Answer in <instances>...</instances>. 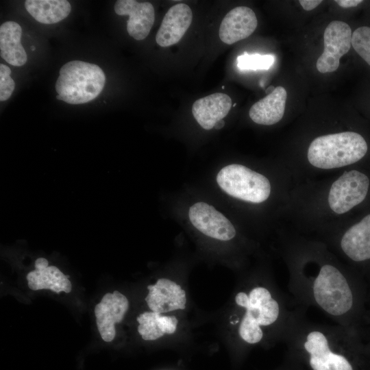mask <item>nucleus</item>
<instances>
[{
	"label": "nucleus",
	"mask_w": 370,
	"mask_h": 370,
	"mask_svg": "<svg viewBox=\"0 0 370 370\" xmlns=\"http://www.w3.org/2000/svg\"><path fill=\"white\" fill-rule=\"evenodd\" d=\"M367 149V142L360 134L343 132L314 138L308 149L307 158L316 168L332 169L359 161Z\"/></svg>",
	"instance_id": "f257e3e1"
},
{
	"label": "nucleus",
	"mask_w": 370,
	"mask_h": 370,
	"mask_svg": "<svg viewBox=\"0 0 370 370\" xmlns=\"http://www.w3.org/2000/svg\"><path fill=\"white\" fill-rule=\"evenodd\" d=\"M56 83V99L69 104L95 99L102 91L106 75L97 64L73 60L64 64Z\"/></svg>",
	"instance_id": "f03ea898"
},
{
	"label": "nucleus",
	"mask_w": 370,
	"mask_h": 370,
	"mask_svg": "<svg viewBox=\"0 0 370 370\" xmlns=\"http://www.w3.org/2000/svg\"><path fill=\"white\" fill-rule=\"evenodd\" d=\"M237 305L246 309L239 327V334L247 343H257L263 333L260 326L275 323L280 314V306L269 291L264 287L253 288L249 295L238 293L235 297Z\"/></svg>",
	"instance_id": "7ed1b4c3"
},
{
	"label": "nucleus",
	"mask_w": 370,
	"mask_h": 370,
	"mask_svg": "<svg viewBox=\"0 0 370 370\" xmlns=\"http://www.w3.org/2000/svg\"><path fill=\"white\" fill-rule=\"evenodd\" d=\"M314 299L319 306L334 317L347 313L353 305V295L343 274L334 266L323 264L312 285Z\"/></svg>",
	"instance_id": "20e7f679"
},
{
	"label": "nucleus",
	"mask_w": 370,
	"mask_h": 370,
	"mask_svg": "<svg viewBox=\"0 0 370 370\" xmlns=\"http://www.w3.org/2000/svg\"><path fill=\"white\" fill-rule=\"evenodd\" d=\"M217 182L229 195L250 203H262L271 194L268 178L241 164H232L222 168L217 174Z\"/></svg>",
	"instance_id": "39448f33"
},
{
	"label": "nucleus",
	"mask_w": 370,
	"mask_h": 370,
	"mask_svg": "<svg viewBox=\"0 0 370 370\" xmlns=\"http://www.w3.org/2000/svg\"><path fill=\"white\" fill-rule=\"evenodd\" d=\"M369 186V177L363 173L357 170L344 172L330 188V208L338 214L346 213L365 199Z\"/></svg>",
	"instance_id": "423d86ee"
},
{
	"label": "nucleus",
	"mask_w": 370,
	"mask_h": 370,
	"mask_svg": "<svg viewBox=\"0 0 370 370\" xmlns=\"http://www.w3.org/2000/svg\"><path fill=\"white\" fill-rule=\"evenodd\" d=\"M352 30L348 24L333 21L326 27L323 34L324 49L317 61L320 73H332L339 66L341 58L350 49Z\"/></svg>",
	"instance_id": "0eeeda50"
},
{
	"label": "nucleus",
	"mask_w": 370,
	"mask_h": 370,
	"mask_svg": "<svg viewBox=\"0 0 370 370\" xmlns=\"http://www.w3.org/2000/svg\"><path fill=\"white\" fill-rule=\"evenodd\" d=\"M192 224L205 235L220 241H229L236 235L232 223L212 206L197 202L189 209Z\"/></svg>",
	"instance_id": "6e6552de"
},
{
	"label": "nucleus",
	"mask_w": 370,
	"mask_h": 370,
	"mask_svg": "<svg viewBox=\"0 0 370 370\" xmlns=\"http://www.w3.org/2000/svg\"><path fill=\"white\" fill-rule=\"evenodd\" d=\"M304 346L310 355V365L313 370H353L343 356L331 351L327 337L319 330L308 334Z\"/></svg>",
	"instance_id": "1a4fd4ad"
},
{
	"label": "nucleus",
	"mask_w": 370,
	"mask_h": 370,
	"mask_svg": "<svg viewBox=\"0 0 370 370\" xmlns=\"http://www.w3.org/2000/svg\"><path fill=\"white\" fill-rule=\"evenodd\" d=\"M128 307L127 297L117 291L106 294L95 306L96 323L103 341L110 342L114 339V324L123 320Z\"/></svg>",
	"instance_id": "9d476101"
},
{
	"label": "nucleus",
	"mask_w": 370,
	"mask_h": 370,
	"mask_svg": "<svg viewBox=\"0 0 370 370\" xmlns=\"http://www.w3.org/2000/svg\"><path fill=\"white\" fill-rule=\"evenodd\" d=\"M114 9L118 15L129 16L127 31L130 36L142 40L148 36L155 20V10L151 3L119 0Z\"/></svg>",
	"instance_id": "9b49d317"
},
{
	"label": "nucleus",
	"mask_w": 370,
	"mask_h": 370,
	"mask_svg": "<svg viewBox=\"0 0 370 370\" xmlns=\"http://www.w3.org/2000/svg\"><path fill=\"white\" fill-rule=\"evenodd\" d=\"M147 288L149 293L145 301L152 312L161 314L185 308V291L175 282L161 278Z\"/></svg>",
	"instance_id": "f8f14e48"
},
{
	"label": "nucleus",
	"mask_w": 370,
	"mask_h": 370,
	"mask_svg": "<svg viewBox=\"0 0 370 370\" xmlns=\"http://www.w3.org/2000/svg\"><path fill=\"white\" fill-rule=\"evenodd\" d=\"M257 25L256 14L251 8L236 7L223 18L219 36L223 42L232 45L249 37L255 31Z\"/></svg>",
	"instance_id": "ddd939ff"
},
{
	"label": "nucleus",
	"mask_w": 370,
	"mask_h": 370,
	"mask_svg": "<svg viewBox=\"0 0 370 370\" xmlns=\"http://www.w3.org/2000/svg\"><path fill=\"white\" fill-rule=\"evenodd\" d=\"M193 20L190 7L180 3L172 6L165 14L156 36L158 45L166 47L177 43L189 28Z\"/></svg>",
	"instance_id": "4468645a"
},
{
	"label": "nucleus",
	"mask_w": 370,
	"mask_h": 370,
	"mask_svg": "<svg viewBox=\"0 0 370 370\" xmlns=\"http://www.w3.org/2000/svg\"><path fill=\"white\" fill-rule=\"evenodd\" d=\"M231 107L230 96L216 92L196 100L192 106V113L199 125L209 130L227 116Z\"/></svg>",
	"instance_id": "2eb2a0df"
},
{
	"label": "nucleus",
	"mask_w": 370,
	"mask_h": 370,
	"mask_svg": "<svg viewBox=\"0 0 370 370\" xmlns=\"http://www.w3.org/2000/svg\"><path fill=\"white\" fill-rule=\"evenodd\" d=\"M69 276L64 275L58 267L48 266V261L39 258L35 262V269L27 275L28 286L33 291L49 289L55 293H70L72 285Z\"/></svg>",
	"instance_id": "dca6fc26"
},
{
	"label": "nucleus",
	"mask_w": 370,
	"mask_h": 370,
	"mask_svg": "<svg viewBox=\"0 0 370 370\" xmlns=\"http://www.w3.org/2000/svg\"><path fill=\"white\" fill-rule=\"evenodd\" d=\"M341 247L345 254L354 261L370 259V214L344 233Z\"/></svg>",
	"instance_id": "f3484780"
},
{
	"label": "nucleus",
	"mask_w": 370,
	"mask_h": 370,
	"mask_svg": "<svg viewBox=\"0 0 370 370\" xmlns=\"http://www.w3.org/2000/svg\"><path fill=\"white\" fill-rule=\"evenodd\" d=\"M287 93L282 86H277L263 99L255 103L249 110V116L256 123L271 125L283 117Z\"/></svg>",
	"instance_id": "a211bd4d"
},
{
	"label": "nucleus",
	"mask_w": 370,
	"mask_h": 370,
	"mask_svg": "<svg viewBox=\"0 0 370 370\" xmlns=\"http://www.w3.org/2000/svg\"><path fill=\"white\" fill-rule=\"evenodd\" d=\"M22 29L19 24L9 21L0 26V55L11 65L21 66L27 60L26 51L21 43Z\"/></svg>",
	"instance_id": "6ab92c4d"
},
{
	"label": "nucleus",
	"mask_w": 370,
	"mask_h": 370,
	"mask_svg": "<svg viewBox=\"0 0 370 370\" xmlns=\"http://www.w3.org/2000/svg\"><path fill=\"white\" fill-rule=\"evenodd\" d=\"M25 7L29 14L42 24H53L69 16L71 10L66 0H27Z\"/></svg>",
	"instance_id": "aec40b11"
},
{
	"label": "nucleus",
	"mask_w": 370,
	"mask_h": 370,
	"mask_svg": "<svg viewBox=\"0 0 370 370\" xmlns=\"http://www.w3.org/2000/svg\"><path fill=\"white\" fill-rule=\"evenodd\" d=\"M138 331L146 341L156 340L164 334H173L177 328V319L174 316H162L154 312H145L137 317Z\"/></svg>",
	"instance_id": "412c9836"
},
{
	"label": "nucleus",
	"mask_w": 370,
	"mask_h": 370,
	"mask_svg": "<svg viewBox=\"0 0 370 370\" xmlns=\"http://www.w3.org/2000/svg\"><path fill=\"white\" fill-rule=\"evenodd\" d=\"M273 55L248 54L244 53L237 58V66L241 71L269 69L273 64Z\"/></svg>",
	"instance_id": "4be33fe9"
},
{
	"label": "nucleus",
	"mask_w": 370,
	"mask_h": 370,
	"mask_svg": "<svg viewBox=\"0 0 370 370\" xmlns=\"http://www.w3.org/2000/svg\"><path fill=\"white\" fill-rule=\"evenodd\" d=\"M352 45L370 66V27L362 26L356 29L352 36Z\"/></svg>",
	"instance_id": "5701e85b"
},
{
	"label": "nucleus",
	"mask_w": 370,
	"mask_h": 370,
	"mask_svg": "<svg viewBox=\"0 0 370 370\" xmlns=\"http://www.w3.org/2000/svg\"><path fill=\"white\" fill-rule=\"evenodd\" d=\"M11 70L4 64H0V100H8L12 95L15 83L10 77Z\"/></svg>",
	"instance_id": "b1692460"
},
{
	"label": "nucleus",
	"mask_w": 370,
	"mask_h": 370,
	"mask_svg": "<svg viewBox=\"0 0 370 370\" xmlns=\"http://www.w3.org/2000/svg\"><path fill=\"white\" fill-rule=\"evenodd\" d=\"M322 1L319 0H301L299 1L300 5L302 8L306 10L310 11L317 8Z\"/></svg>",
	"instance_id": "393cba45"
},
{
	"label": "nucleus",
	"mask_w": 370,
	"mask_h": 370,
	"mask_svg": "<svg viewBox=\"0 0 370 370\" xmlns=\"http://www.w3.org/2000/svg\"><path fill=\"white\" fill-rule=\"evenodd\" d=\"M342 8H348L355 7L362 2V0H337L335 1Z\"/></svg>",
	"instance_id": "a878e982"
},
{
	"label": "nucleus",
	"mask_w": 370,
	"mask_h": 370,
	"mask_svg": "<svg viewBox=\"0 0 370 370\" xmlns=\"http://www.w3.org/2000/svg\"><path fill=\"white\" fill-rule=\"evenodd\" d=\"M225 125V122L222 119V120H220L219 121L214 125V128L217 129V130H219L221 128H222Z\"/></svg>",
	"instance_id": "bb28decb"
},
{
	"label": "nucleus",
	"mask_w": 370,
	"mask_h": 370,
	"mask_svg": "<svg viewBox=\"0 0 370 370\" xmlns=\"http://www.w3.org/2000/svg\"><path fill=\"white\" fill-rule=\"evenodd\" d=\"M32 51H34L35 49V48L34 47H32Z\"/></svg>",
	"instance_id": "cd10ccee"
}]
</instances>
